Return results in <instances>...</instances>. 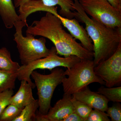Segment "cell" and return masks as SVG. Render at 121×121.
I'll use <instances>...</instances> for the list:
<instances>
[{"mask_svg":"<svg viewBox=\"0 0 121 121\" xmlns=\"http://www.w3.org/2000/svg\"><path fill=\"white\" fill-rule=\"evenodd\" d=\"M26 33L47 38L55 45L58 55L68 57L78 56L81 60L94 59V52L86 50L65 31L58 17L50 12L28 26Z\"/></svg>","mask_w":121,"mask_h":121,"instance_id":"cell-1","label":"cell"},{"mask_svg":"<svg viewBox=\"0 0 121 121\" xmlns=\"http://www.w3.org/2000/svg\"><path fill=\"white\" fill-rule=\"evenodd\" d=\"M74 17L86 26V30L94 45L95 66L109 58L121 43V28H111L90 18L83 10L79 0H74Z\"/></svg>","mask_w":121,"mask_h":121,"instance_id":"cell-2","label":"cell"},{"mask_svg":"<svg viewBox=\"0 0 121 121\" xmlns=\"http://www.w3.org/2000/svg\"><path fill=\"white\" fill-rule=\"evenodd\" d=\"M93 60H81L64 72L65 76L62 80L64 94L72 95L88 86L93 83L105 85L101 79L94 71Z\"/></svg>","mask_w":121,"mask_h":121,"instance_id":"cell-3","label":"cell"},{"mask_svg":"<svg viewBox=\"0 0 121 121\" xmlns=\"http://www.w3.org/2000/svg\"><path fill=\"white\" fill-rule=\"evenodd\" d=\"M28 27L27 23L20 20L14 24L16 32L13 40L16 43L22 65H28L35 60L44 58L48 55L50 49L46 46L45 38L37 39L31 34L26 33L24 36L22 29L25 26Z\"/></svg>","mask_w":121,"mask_h":121,"instance_id":"cell-4","label":"cell"},{"mask_svg":"<svg viewBox=\"0 0 121 121\" xmlns=\"http://www.w3.org/2000/svg\"><path fill=\"white\" fill-rule=\"evenodd\" d=\"M63 69L57 67L51 71V73L43 74L36 71L31 73V76L37 87L39 107V111L46 115L51 108V101L55 90L62 83L65 76Z\"/></svg>","mask_w":121,"mask_h":121,"instance_id":"cell-5","label":"cell"},{"mask_svg":"<svg viewBox=\"0 0 121 121\" xmlns=\"http://www.w3.org/2000/svg\"><path fill=\"white\" fill-rule=\"evenodd\" d=\"M81 60L78 56H71L68 57L59 56L55 47L50 49L49 55L46 57L39 59L27 65L20 66L17 71V78L20 81L26 80L32 86L33 89L36 87L35 83L31 78V73L36 69H52L59 67L70 68Z\"/></svg>","mask_w":121,"mask_h":121,"instance_id":"cell-6","label":"cell"},{"mask_svg":"<svg viewBox=\"0 0 121 121\" xmlns=\"http://www.w3.org/2000/svg\"><path fill=\"white\" fill-rule=\"evenodd\" d=\"M87 15L100 23L111 28H121V11L106 0H79Z\"/></svg>","mask_w":121,"mask_h":121,"instance_id":"cell-7","label":"cell"},{"mask_svg":"<svg viewBox=\"0 0 121 121\" xmlns=\"http://www.w3.org/2000/svg\"><path fill=\"white\" fill-rule=\"evenodd\" d=\"M95 74L104 81L107 87H112L121 82V43L109 58L94 67Z\"/></svg>","mask_w":121,"mask_h":121,"instance_id":"cell-8","label":"cell"},{"mask_svg":"<svg viewBox=\"0 0 121 121\" xmlns=\"http://www.w3.org/2000/svg\"><path fill=\"white\" fill-rule=\"evenodd\" d=\"M56 16L59 18L63 26L68 30L72 37L75 39L79 40L84 48L90 51L93 52L94 45L93 42L86 29L80 25L78 20L75 18L68 19L59 14Z\"/></svg>","mask_w":121,"mask_h":121,"instance_id":"cell-9","label":"cell"},{"mask_svg":"<svg viewBox=\"0 0 121 121\" xmlns=\"http://www.w3.org/2000/svg\"><path fill=\"white\" fill-rule=\"evenodd\" d=\"M72 95L93 109L105 112L108 107V99L101 94L91 91L88 86Z\"/></svg>","mask_w":121,"mask_h":121,"instance_id":"cell-10","label":"cell"},{"mask_svg":"<svg viewBox=\"0 0 121 121\" xmlns=\"http://www.w3.org/2000/svg\"><path fill=\"white\" fill-rule=\"evenodd\" d=\"M72 97V95L64 94L62 98L56 102L53 107H51L46 115L48 121H62L74 112Z\"/></svg>","mask_w":121,"mask_h":121,"instance_id":"cell-11","label":"cell"},{"mask_svg":"<svg viewBox=\"0 0 121 121\" xmlns=\"http://www.w3.org/2000/svg\"><path fill=\"white\" fill-rule=\"evenodd\" d=\"M19 17L21 20L27 23V18L32 13L39 11L50 12L54 15L58 14V7H50L45 5L41 0H28L19 7Z\"/></svg>","mask_w":121,"mask_h":121,"instance_id":"cell-12","label":"cell"},{"mask_svg":"<svg viewBox=\"0 0 121 121\" xmlns=\"http://www.w3.org/2000/svg\"><path fill=\"white\" fill-rule=\"evenodd\" d=\"M21 81L18 91L11 97L10 104L22 109L25 106L35 99L33 95L32 89L33 87L26 80H23Z\"/></svg>","mask_w":121,"mask_h":121,"instance_id":"cell-13","label":"cell"},{"mask_svg":"<svg viewBox=\"0 0 121 121\" xmlns=\"http://www.w3.org/2000/svg\"><path fill=\"white\" fill-rule=\"evenodd\" d=\"M12 0H0V16L6 28L10 29L21 20Z\"/></svg>","mask_w":121,"mask_h":121,"instance_id":"cell-14","label":"cell"},{"mask_svg":"<svg viewBox=\"0 0 121 121\" xmlns=\"http://www.w3.org/2000/svg\"><path fill=\"white\" fill-rule=\"evenodd\" d=\"M28 0H14L15 8H19L21 5ZM44 4L48 7H55L58 5L60 7L59 15L68 19L74 17L73 8L74 0H41Z\"/></svg>","mask_w":121,"mask_h":121,"instance_id":"cell-15","label":"cell"},{"mask_svg":"<svg viewBox=\"0 0 121 121\" xmlns=\"http://www.w3.org/2000/svg\"><path fill=\"white\" fill-rule=\"evenodd\" d=\"M20 67L18 63L12 60L10 52L7 48H0V70L9 72H17Z\"/></svg>","mask_w":121,"mask_h":121,"instance_id":"cell-16","label":"cell"},{"mask_svg":"<svg viewBox=\"0 0 121 121\" xmlns=\"http://www.w3.org/2000/svg\"><path fill=\"white\" fill-rule=\"evenodd\" d=\"M39 107L38 99H35L25 106L13 121H35L36 113Z\"/></svg>","mask_w":121,"mask_h":121,"instance_id":"cell-17","label":"cell"},{"mask_svg":"<svg viewBox=\"0 0 121 121\" xmlns=\"http://www.w3.org/2000/svg\"><path fill=\"white\" fill-rule=\"evenodd\" d=\"M17 78V72H7L0 70V93L15 89Z\"/></svg>","mask_w":121,"mask_h":121,"instance_id":"cell-18","label":"cell"},{"mask_svg":"<svg viewBox=\"0 0 121 121\" xmlns=\"http://www.w3.org/2000/svg\"><path fill=\"white\" fill-rule=\"evenodd\" d=\"M97 93L104 95L109 102H121V86L107 87L102 86L98 89Z\"/></svg>","mask_w":121,"mask_h":121,"instance_id":"cell-19","label":"cell"},{"mask_svg":"<svg viewBox=\"0 0 121 121\" xmlns=\"http://www.w3.org/2000/svg\"><path fill=\"white\" fill-rule=\"evenodd\" d=\"M71 101L74 111L82 119L86 121L93 109L84 103L76 99L72 95Z\"/></svg>","mask_w":121,"mask_h":121,"instance_id":"cell-20","label":"cell"},{"mask_svg":"<svg viewBox=\"0 0 121 121\" xmlns=\"http://www.w3.org/2000/svg\"><path fill=\"white\" fill-rule=\"evenodd\" d=\"M22 110L14 105L9 104L0 114V121H13Z\"/></svg>","mask_w":121,"mask_h":121,"instance_id":"cell-21","label":"cell"},{"mask_svg":"<svg viewBox=\"0 0 121 121\" xmlns=\"http://www.w3.org/2000/svg\"><path fill=\"white\" fill-rule=\"evenodd\" d=\"M106 112L111 121H121V105L118 103L110 107H108Z\"/></svg>","mask_w":121,"mask_h":121,"instance_id":"cell-22","label":"cell"},{"mask_svg":"<svg viewBox=\"0 0 121 121\" xmlns=\"http://www.w3.org/2000/svg\"><path fill=\"white\" fill-rule=\"evenodd\" d=\"M106 113L96 109H92L86 121H110Z\"/></svg>","mask_w":121,"mask_h":121,"instance_id":"cell-23","label":"cell"},{"mask_svg":"<svg viewBox=\"0 0 121 121\" xmlns=\"http://www.w3.org/2000/svg\"><path fill=\"white\" fill-rule=\"evenodd\" d=\"M13 90H8L0 93V114L7 106L10 104V100L13 95Z\"/></svg>","mask_w":121,"mask_h":121,"instance_id":"cell-24","label":"cell"},{"mask_svg":"<svg viewBox=\"0 0 121 121\" xmlns=\"http://www.w3.org/2000/svg\"><path fill=\"white\" fill-rule=\"evenodd\" d=\"M62 121H82V119L74 112L69 114Z\"/></svg>","mask_w":121,"mask_h":121,"instance_id":"cell-25","label":"cell"},{"mask_svg":"<svg viewBox=\"0 0 121 121\" xmlns=\"http://www.w3.org/2000/svg\"><path fill=\"white\" fill-rule=\"evenodd\" d=\"M113 7L121 11V0H106Z\"/></svg>","mask_w":121,"mask_h":121,"instance_id":"cell-26","label":"cell"}]
</instances>
